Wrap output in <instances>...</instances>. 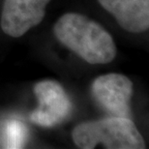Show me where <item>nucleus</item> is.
<instances>
[{
    "label": "nucleus",
    "instance_id": "1",
    "mask_svg": "<svg viewBox=\"0 0 149 149\" xmlns=\"http://www.w3.org/2000/svg\"><path fill=\"white\" fill-rule=\"evenodd\" d=\"M53 33L65 47L89 64H107L116 56L111 35L100 23L83 15H63L53 26Z\"/></svg>",
    "mask_w": 149,
    "mask_h": 149
},
{
    "label": "nucleus",
    "instance_id": "2",
    "mask_svg": "<svg viewBox=\"0 0 149 149\" xmlns=\"http://www.w3.org/2000/svg\"><path fill=\"white\" fill-rule=\"evenodd\" d=\"M73 141L81 149L103 144L109 149H144L145 142L130 118L111 116L81 123L73 130Z\"/></svg>",
    "mask_w": 149,
    "mask_h": 149
},
{
    "label": "nucleus",
    "instance_id": "3",
    "mask_svg": "<svg viewBox=\"0 0 149 149\" xmlns=\"http://www.w3.org/2000/svg\"><path fill=\"white\" fill-rule=\"evenodd\" d=\"M39 105L30 119L41 127L52 128L66 120L72 111V102L59 82L45 79L34 86Z\"/></svg>",
    "mask_w": 149,
    "mask_h": 149
},
{
    "label": "nucleus",
    "instance_id": "4",
    "mask_svg": "<svg viewBox=\"0 0 149 149\" xmlns=\"http://www.w3.org/2000/svg\"><path fill=\"white\" fill-rule=\"evenodd\" d=\"M91 93L101 108L111 116L130 118L133 83L121 74H107L94 79Z\"/></svg>",
    "mask_w": 149,
    "mask_h": 149
},
{
    "label": "nucleus",
    "instance_id": "5",
    "mask_svg": "<svg viewBox=\"0 0 149 149\" xmlns=\"http://www.w3.org/2000/svg\"><path fill=\"white\" fill-rule=\"evenodd\" d=\"M50 0H4L0 25L4 33L14 38L24 35L42 22Z\"/></svg>",
    "mask_w": 149,
    "mask_h": 149
},
{
    "label": "nucleus",
    "instance_id": "6",
    "mask_svg": "<svg viewBox=\"0 0 149 149\" xmlns=\"http://www.w3.org/2000/svg\"><path fill=\"white\" fill-rule=\"evenodd\" d=\"M124 30L141 33L149 27V0H98Z\"/></svg>",
    "mask_w": 149,
    "mask_h": 149
},
{
    "label": "nucleus",
    "instance_id": "7",
    "mask_svg": "<svg viewBox=\"0 0 149 149\" xmlns=\"http://www.w3.org/2000/svg\"><path fill=\"white\" fill-rule=\"evenodd\" d=\"M26 129L24 125L19 121H11L6 126V147L20 148L24 142Z\"/></svg>",
    "mask_w": 149,
    "mask_h": 149
}]
</instances>
